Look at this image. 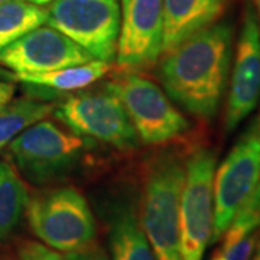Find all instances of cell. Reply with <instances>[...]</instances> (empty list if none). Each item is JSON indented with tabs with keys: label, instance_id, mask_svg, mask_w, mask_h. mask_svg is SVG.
I'll use <instances>...</instances> for the list:
<instances>
[{
	"label": "cell",
	"instance_id": "cell-23",
	"mask_svg": "<svg viewBox=\"0 0 260 260\" xmlns=\"http://www.w3.org/2000/svg\"><path fill=\"white\" fill-rule=\"evenodd\" d=\"M13 94H15L13 85L0 81V112L5 110L10 103H12V100H13Z\"/></svg>",
	"mask_w": 260,
	"mask_h": 260
},
{
	"label": "cell",
	"instance_id": "cell-3",
	"mask_svg": "<svg viewBox=\"0 0 260 260\" xmlns=\"http://www.w3.org/2000/svg\"><path fill=\"white\" fill-rule=\"evenodd\" d=\"M25 211L32 233L55 250L70 253L94 243L97 230L93 211L74 186H61L34 195Z\"/></svg>",
	"mask_w": 260,
	"mask_h": 260
},
{
	"label": "cell",
	"instance_id": "cell-14",
	"mask_svg": "<svg viewBox=\"0 0 260 260\" xmlns=\"http://www.w3.org/2000/svg\"><path fill=\"white\" fill-rule=\"evenodd\" d=\"M109 244L112 260H156L133 205L124 204L114 210L110 220Z\"/></svg>",
	"mask_w": 260,
	"mask_h": 260
},
{
	"label": "cell",
	"instance_id": "cell-11",
	"mask_svg": "<svg viewBox=\"0 0 260 260\" xmlns=\"http://www.w3.org/2000/svg\"><path fill=\"white\" fill-rule=\"evenodd\" d=\"M164 0H120L116 59L121 68L153 64L162 54Z\"/></svg>",
	"mask_w": 260,
	"mask_h": 260
},
{
	"label": "cell",
	"instance_id": "cell-22",
	"mask_svg": "<svg viewBox=\"0 0 260 260\" xmlns=\"http://www.w3.org/2000/svg\"><path fill=\"white\" fill-rule=\"evenodd\" d=\"M65 259L67 260H110L107 257V254L95 247L94 244L81 249V250L77 251H70V253H65Z\"/></svg>",
	"mask_w": 260,
	"mask_h": 260
},
{
	"label": "cell",
	"instance_id": "cell-5",
	"mask_svg": "<svg viewBox=\"0 0 260 260\" xmlns=\"http://www.w3.org/2000/svg\"><path fill=\"white\" fill-rule=\"evenodd\" d=\"M85 140L51 120H39L8 145L10 159L34 184L62 177L80 159Z\"/></svg>",
	"mask_w": 260,
	"mask_h": 260
},
{
	"label": "cell",
	"instance_id": "cell-15",
	"mask_svg": "<svg viewBox=\"0 0 260 260\" xmlns=\"http://www.w3.org/2000/svg\"><path fill=\"white\" fill-rule=\"evenodd\" d=\"M112 70V62L93 59L90 62L73 65L56 71L35 75H16L19 81L29 87L45 88L56 93L77 91L99 81Z\"/></svg>",
	"mask_w": 260,
	"mask_h": 260
},
{
	"label": "cell",
	"instance_id": "cell-7",
	"mask_svg": "<svg viewBox=\"0 0 260 260\" xmlns=\"http://www.w3.org/2000/svg\"><path fill=\"white\" fill-rule=\"evenodd\" d=\"M123 104L139 140L159 145L185 133L189 123L158 84L139 74H124L107 84Z\"/></svg>",
	"mask_w": 260,
	"mask_h": 260
},
{
	"label": "cell",
	"instance_id": "cell-1",
	"mask_svg": "<svg viewBox=\"0 0 260 260\" xmlns=\"http://www.w3.org/2000/svg\"><path fill=\"white\" fill-rule=\"evenodd\" d=\"M162 54L158 75L168 97L197 117H214L229 84L232 25L213 23Z\"/></svg>",
	"mask_w": 260,
	"mask_h": 260
},
{
	"label": "cell",
	"instance_id": "cell-2",
	"mask_svg": "<svg viewBox=\"0 0 260 260\" xmlns=\"http://www.w3.org/2000/svg\"><path fill=\"white\" fill-rule=\"evenodd\" d=\"M185 165L174 155H162L148 168L139 220L156 260H182L179 207Z\"/></svg>",
	"mask_w": 260,
	"mask_h": 260
},
{
	"label": "cell",
	"instance_id": "cell-13",
	"mask_svg": "<svg viewBox=\"0 0 260 260\" xmlns=\"http://www.w3.org/2000/svg\"><path fill=\"white\" fill-rule=\"evenodd\" d=\"M225 6L227 0H164L162 52L215 23Z\"/></svg>",
	"mask_w": 260,
	"mask_h": 260
},
{
	"label": "cell",
	"instance_id": "cell-26",
	"mask_svg": "<svg viewBox=\"0 0 260 260\" xmlns=\"http://www.w3.org/2000/svg\"><path fill=\"white\" fill-rule=\"evenodd\" d=\"M6 2H12V0H0V5H3V3H6ZM25 2H30V3H37V5H39L38 0H25Z\"/></svg>",
	"mask_w": 260,
	"mask_h": 260
},
{
	"label": "cell",
	"instance_id": "cell-8",
	"mask_svg": "<svg viewBox=\"0 0 260 260\" xmlns=\"http://www.w3.org/2000/svg\"><path fill=\"white\" fill-rule=\"evenodd\" d=\"M215 165L217 156L207 148L194 150L186 160L179 207L182 260H203L211 242Z\"/></svg>",
	"mask_w": 260,
	"mask_h": 260
},
{
	"label": "cell",
	"instance_id": "cell-17",
	"mask_svg": "<svg viewBox=\"0 0 260 260\" xmlns=\"http://www.w3.org/2000/svg\"><path fill=\"white\" fill-rule=\"evenodd\" d=\"M28 191L9 164L0 159V240L15 230L28 205Z\"/></svg>",
	"mask_w": 260,
	"mask_h": 260
},
{
	"label": "cell",
	"instance_id": "cell-20",
	"mask_svg": "<svg viewBox=\"0 0 260 260\" xmlns=\"http://www.w3.org/2000/svg\"><path fill=\"white\" fill-rule=\"evenodd\" d=\"M257 240L259 233L234 242H223V244L214 251L211 260H250Z\"/></svg>",
	"mask_w": 260,
	"mask_h": 260
},
{
	"label": "cell",
	"instance_id": "cell-16",
	"mask_svg": "<svg viewBox=\"0 0 260 260\" xmlns=\"http://www.w3.org/2000/svg\"><path fill=\"white\" fill-rule=\"evenodd\" d=\"M48 22V9L25 0L0 5V51Z\"/></svg>",
	"mask_w": 260,
	"mask_h": 260
},
{
	"label": "cell",
	"instance_id": "cell-27",
	"mask_svg": "<svg viewBox=\"0 0 260 260\" xmlns=\"http://www.w3.org/2000/svg\"><path fill=\"white\" fill-rule=\"evenodd\" d=\"M52 0H38V3L41 5V6H44V5H48V3H51Z\"/></svg>",
	"mask_w": 260,
	"mask_h": 260
},
{
	"label": "cell",
	"instance_id": "cell-21",
	"mask_svg": "<svg viewBox=\"0 0 260 260\" xmlns=\"http://www.w3.org/2000/svg\"><path fill=\"white\" fill-rule=\"evenodd\" d=\"M19 260H67L61 251L49 247L42 242L23 240L18 246Z\"/></svg>",
	"mask_w": 260,
	"mask_h": 260
},
{
	"label": "cell",
	"instance_id": "cell-6",
	"mask_svg": "<svg viewBox=\"0 0 260 260\" xmlns=\"http://www.w3.org/2000/svg\"><path fill=\"white\" fill-rule=\"evenodd\" d=\"M260 181V124L243 132L214 174V225L211 243L221 240L234 215Z\"/></svg>",
	"mask_w": 260,
	"mask_h": 260
},
{
	"label": "cell",
	"instance_id": "cell-25",
	"mask_svg": "<svg viewBox=\"0 0 260 260\" xmlns=\"http://www.w3.org/2000/svg\"><path fill=\"white\" fill-rule=\"evenodd\" d=\"M254 3H256V8H257V16H259V28H260V0H254Z\"/></svg>",
	"mask_w": 260,
	"mask_h": 260
},
{
	"label": "cell",
	"instance_id": "cell-12",
	"mask_svg": "<svg viewBox=\"0 0 260 260\" xmlns=\"http://www.w3.org/2000/svg\"><path fill=\"white\" fill-rule=\"evenodd\" d=\"M260 99V28L251 5L246 6L236 47L230 91L224 126L227 133L236 130L250 114Z\"/></svg>",
	"mask_w": 260,
	"mask_h": 260
},
{
	"label": "cell",
	"instance_id": "cell-19",
	"mask_svg": "<svg viewBox=\"0 0 260 260\" xmlns=\"http://www.w3.org/2000/svg\"><path fill=\"white\" fill-rule=\"evenodd\" d=\"M260 229V181L253 194L234 215L229 229L223 234V242H234L251 234Z\"/></svg>",
	"mask_w": 260,
	"mask_h": 260
},
{
	"label": "cell",
	"instance_id": "cell-24",
	"mask_svg": "<svg viewBox=\"0 0 260 260\" xmlns=\"http://www.w3.org/2000/svg\"><path fill=\"white\" fill-rule=\"evenodd\" d=\"M253 257L251 260H260V239L257 240V244H256V249L253 251V254H251Z\"/></svg>",
	"mask_w": 260,
	"mask_h": 260
},
{
	"label": "cell",
	"instance_id": "cell-9",
	"mask_svg": "<svg viewBox=\"0 0 260 260\" xmlns=\"http://www.w3.org/2000/svg\"><path fill=\"white\" fill-rule=\"evenodd\" d=\"M54 114L75 135L100 140L113 148L132 149L139 142L123 104L107 88L73 95L61 103Z\"/></svg>",
	"mask_w": 260,
	"mask_h": 260
},
{
	"label": "cell",
	"instance_id": "cell-18",
	"mask_svg": "<svg viewBox=\"0 0 260 260\" xmlns=\"http://www.w3.org/2000/svg\"><path fill=\"white\" fill-rule=\"evenodd\" d=\"M54 107L48 103L32 99H19L0 112V149L6 148L12 140L30 124L45 119Z\"/></svg>",
	"mask_w": 260,
	"mask_h": 260
},
{
	"label": "cell",
	"instance_id": "cell-4",
	"mask_svg": "<svg viewBox=\"0 0 260 260\" xmlns=\"http://www.w3.org/2000/svg\"><path fill=\"white\" fill-rule=\"evenodd\" d=\"M48 23L94 59L112 62L116 58L120 32L119 0H52Z\"/></svg>",
	"mask_w": 260,
	"mask_h": 260
},
{
	"label": "cell",
	"instance_id": "cell-10",
	"mask_svg": "<svg viewBox=\"0 0 260 260\" xmlns=\"http://www.w3.org/2000/svg\"><path fill=\"white\" fill-rule=\"evenodd\" d=\"M94 58L52 26H39L0 51V64L16 75L45 74Z\"/></svg>",
	"mask_w": 260,
	"mask_h": 260
}]
</instances>
